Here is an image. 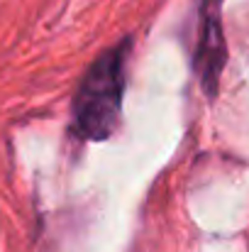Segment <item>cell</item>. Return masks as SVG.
I'll list each match as a JSON object with an SVG mask.
<instances>
[{"label": "cell", "mask_w": 249, "mask_h": 252, "mask_svg": "<svg viewBox=\"0 0 249 252\" xmlns=\"http://www.w3.org/2000/svg\"><path fill=\"white\" fill-rule=\"evenodd\" d=\"M130 52L132 39H125L103 52L76 88L71 105V130L83 142H103L117 130L122 118Z\"/></svg>", "instance_id": "cell-1"}, {"label": "cell", "mask_w": 249, "mask_h": 252, "mask_svg": "<svg viewBox=\"0 0 249 252\" xmlns=\"http://www.w3.org/2000/svg\"><path fill=\"white\" fill-rule=\"evenodd\" d=\"M225 62H227V44L222 32V0H200L198 34L193 47V71L208 98L218 95V84Z\"/></svg>", "instance_id": "cell-2"}]
</instances>
